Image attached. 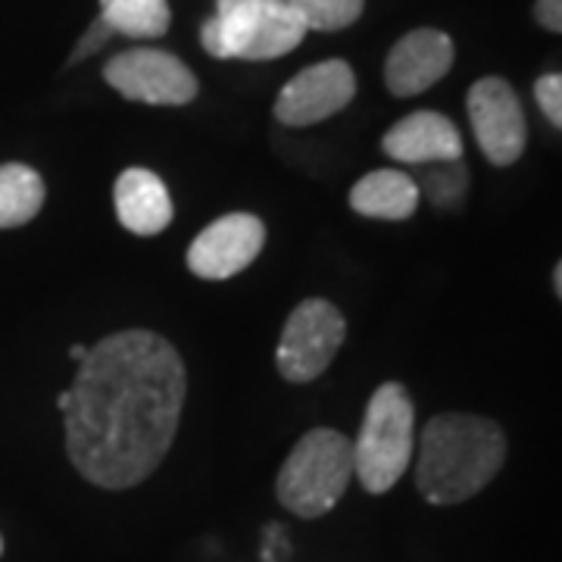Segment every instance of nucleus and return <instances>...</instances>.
<instances>
[{"instance_id":"1a4fd4ad","label":"nucleus","mask_w":562,"mask_h":562,"mask_svg":"<svg viewBox=\"0 0 562 562\" xmlns=\"http://www.w3.org/2000/svg\"><path fill=\"white\" fill-rule=\"evenodd\" d=\"M357 98V76L344 60H325L297 72L276 98V120L284 125H316Z\"/></svg>"},{"instance_id":"9b49d317","label":"nucleus","mask_w":562,"mask_h":562,"mask_svg":"<svg viewBox=\"0 0 562 562\" xmlns=\"http://www.w3.org/2000/svg\"><path fill=\"white\" fill-rule=\"evenodd\" d=\"M453 41L438 29H416L403 35L384 63V85L394 98H416L450 72Z\"/></svg>"},{"instance_id":"aec40b11","label":"nucleus","mask_w":562,"mask_h":562,"mask_svg":"<svg viewBox=\"0 0 562 562\" xmlns=\"http://www.w3.org/2000/svg\"><path fill=\"white\" fill-rule=\"evenodd\" d=\"M110 38H113V29H110V25H106L103 20H94V25H91V29L85 32V38L79 41V47L72 50L69 63H79V60H85V57H91V54H98V50H101L103 44H106Z\"/></svg>"},{"instance_id":"b1692460","label":"nucleus","mask_w":562,"mask_h":562,"mask_svg":"<svg viewBox=\"0 0 562 562\" xmlns=\"http://www.w3.org/2000/svg\"><path fill=\"white\" fill-rule=\"evenodd\" d=\"M0 553H3V541H0Z\"/></svg>"},{"instance_id":"4be33fe9","label":"nucleus","mask_w":562,"mask_h":562,"mask_svg":"<svg viewBox=\"0 0 562 562\" xmlns=\"http://www.w3.org/2000/svg\"><path fill=\"white\" fill-rule=\"evenodd\" d=\"M88 350H91V347H85V344H72V350H69V357H72V360H85V357H88Z\"/></svg>"},{"instance_id":"ddd939ff","label":"nucleus","mask_w":562,"mask_h":562,"mask_svg":"<svg viewBox=\"0 0 562 562\" xmlns=\"http://www.w3.org/2000/svg\"><path fill=\"white\" fill-rule=\"evenodd\" d=\"M113 201H116L122 228H128L140 238L160 235L172 222V198L160 176L150 169H138V166L125 169L116 181Z\"/></svg>"},{"instance_id":"7ed1b4c3","label":"nucleus","mask_w":562,"mask_h":562,"mask_svg":"<svg viewBox=\"0 0 562 562\" xmlns=\"http://www.w3.org/2000/svg\"><path fill=\"white\" fill-rule=\"evenodd\" d=\"M306 35L288 0H220L203 22V50L216 60H279Z\"/></svg>"},{"instance_id":"a211bd4d","label":"nucleus","mask_w":562,"mask_h":562,"mask_svg":"<svg viewBox=\"0 0 562 562\" xmlns=\"http://www.w3.org/2000/svg\"><path fill=\"white\" fill-rule=\"evenodd\" d=\"M306 32H341L362 16V0H288Z\"/></svg>"},{"instance_id":"f3484780","label":"nucleus","mask_w":562,"mask_h":562,"mask_svg":"<svg viewBox=\"0 0 562 562\" xmlns=\"http://www.w3.org/2000/svg\"><path fill=\"white\" fill-rule=\"evenodd\" d=\"M413 181L419 188V198H428L431 206L462 210L465 191H469V169L462 160L428 162V166H416Z\"/></svg>"},{"instance_id":"412c9836","label":"nucleus","mask_w":562,"mask_h":562,"mask_svg":"<svg viewBox=\"0 0 562 562\" xmlns=\"http://www.w3.org/2000/svg\"><path fill=\"white\" fill-rule=\"evenodd\" d=\"M535 20L541 22L547 32L562 35V0H538L535 3Z\"/></svg>"},{"instance_id":"6ab92c4d","label":"nucleus","mask_w":562,"mask_h":562,"mask_svg":"<svg viewBox=\"0 0 562 562\" xmlns=\"http://www.w3.org/2000/svg\"><path fill=\"white\" fill-rule=\"evenodd\" d=\"M535 98H538L543 116L553 122L557 128H562V72L541 76L538 85H535Z\"/></svg>"},{"instance_id":"f03ea898","label":"nucleus","mask_w":562,"mask_h":562,"mask_svg":"<svg viewBox=\"0 0 562 562\" xmlns=\"http://www.w3.org/2000/svg\"><path fill=\"white\" fill-rule=\"evenodd\" d=\"M506 462V435L494 419L443 413L422 428L416 484L435 506L482 494Z\"/></svg>"},{"instance_id":"9d476101","label":"nucleus","mask_w":562,"mask_h":562,"mask_svg":"<svg viewBox=\"0 0 562 562\" xmlns=\"http://www.w3.org/2000/svg\"><path fill=\"white\" fill-rule=\"evenodd\" d=\"M262 244H266V228L257 216L250 213L222 216L210 228H203L188 247V269L206 281L232 279L260 257Z\"/></svg>"},{"instance_id":"4468645a","label":"nucleus","mask_w":562,"mask_h":562,"mask_svg":"<svg viewBox=\"0 0 562 562\" xmlns=\"http://www.w3.org/2000/svg\"><path fill=\"white\" fill-rule=\"evenodd\" d=\"M419 188L409 172L401 169H375L362 176L350 191V206L366 220L403 222L419 206Z\"/></svg>"},{"instance_id":"5701e85b","label":"nucleus","mask_w":562,"mask_h":562,"mask_svg":"<svg viewBox=\"0 0 562 562\" xmlns=\"http://www.w3.org/2000/svg\"><path fill=\"white\" fill-rule=\"evenodd\" d=\"M553 284H557V294L562 297V260L560 266H557V272H553Z\"/></svg>"},{"instance_id":"2eb2a0df","label":"nucleus","mask_w":562,"mask_h":562,"mask_svg":"<svg viewBox=\"0 0 562 562\" xmlns=\"http://www.w3.org/2000/svg\"><path fill=\"white\" fill-rule=\"evenodd\" d=\"M44 206V181L22 162L0 166V228L32 222Z\"/></svg>"},{"instance_id":"dca6fc26","label":"nucleus","mask_w":562,"mask_h":562,"mask_svg":"<svg viewBox=\"0 0 562 562\" xmlns=\"http://www.w3.org/2000/svg\"><path fill=\"white\" fill-rule=\"evenodd\" d=\"M101 20L113 35L147 41L169 32L172 13L166 0H101Z\"/></svg>"},{"instance_id":"39448f33","label":"nucleus","mask_w":562,"mask_h":562,"mask_svg":"<svg viewBox=\"0 0 562 562\" xmlns=\"http://www.w3.org/2000/svg\"><path fill=\"white\" fill-rule=\"evenodd\" d=\"M416 409L397 382L382 384L362 416L360 438L353 443V475L369 494H384L401 482L416 447Z\"/></svg>"},{"instance_id":"6e6552de","label":"nucleus","mask_w":562,"mask_h":562,"mask_svg":"<svg viewBox=\"0 0 562 562\" xmlns=\"http://www.w3.org/2000/svg\"><path fill=\"white\" fill-rule=\"evenodd\" d=\"M469 122L487 162L513 166L522 157L528 125H525L522 103L509 81L497 76L475 81L469 88Z\"/></svg>"},{"instance_id":"0eeeda50","label":"nucleus","mask_w":562,"mask_h":562,"mask_svg":"<svg viewBox=\"0 0 562 562\" xmlns=\"http://www.w3.org/2000/svg\"><path fill=\"white\" fill-rule=\"evenodd\" d=\"M103 79L125 101L154 106H184L198 98L194 72L172 54L157 47H132L106 63Z\"/></svg>"},{"instance_id":"20e7f679","label":"nucleus","mask_w":562,"mask_h":562,"mask_svg":"<svg viewBox=\"0 0 562 562\" xmlns=\"http://www.w3.org/2000/svg\"><path fill=\"white\" fill-rule=\"evenodd\" d=\"M353 479V441L331 428L303 435L284 460L276 494L284 509L301 519H319L341 501Z\"/></svg>"},{"instance_id":"423d86ee","label":"nucleus","mask_w":562,"mask_h":562,"mask_svg":"<svg viewBox=\"0 0 562 562\" xmlns=\"http://www.w3.org/2000/svg\"><path fill=\"white\" fill-rule=\"evenodd\" d=\"M344 335H347V322L335 303L319 301V297L303 301L288 316V325L281 331L279 350H276L279 372L294 384L319 379L335 360Z\"/></svg>"},{"instance_id":"f257e3e1","label":"nucleus","mask_w":562,"mask_h":562,"mask_svg":"<svg viewBox=\"0 0 562 562\" xmlns=\"http://www.w3.org/2000/svg\"><path fill=\"white\" fill-rule=\"evenodd\" d=\"M184 406L179 350L157 331H120L81 360L69 387L66 450L81 479L125 491L157 472Z\"/></svg>"},{"instance_id":"f8f14e48","label":"nucleus","mask_w":562,"mask_h":562,"mask_svg":"<svg viewBox=\"0 0 562 562\" xmlns=\"http://www.w3.org/2000/svg\"><path fill=\"white\" fill-rule=\"evenodd\" d=\"M384 154L406 166L462 160L460 128L435 110H419L403 116L382 138Z\"/></svg>"}]
</instances>
